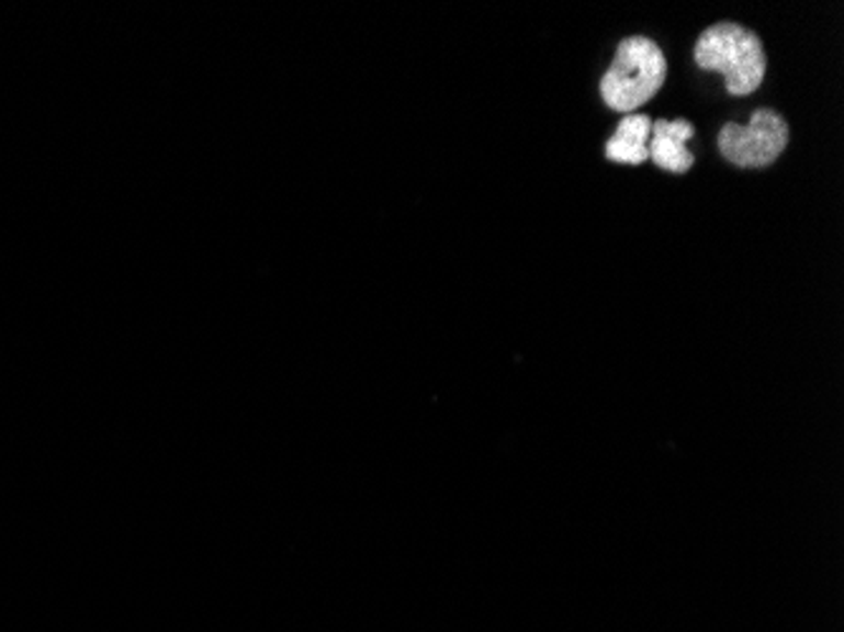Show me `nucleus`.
I'll list each match as a JSON object with an SVG mask.
<instances>
[{
  "label": "nucleus",
  "instance_id": "7ed1b4c3",
  "mask_svg": "<svg viewBox=\"0 0 844 632\" xmlns=\"http://www.w3.org/2000/svg\"><path fill=\"white\" fill-rule=\"evenodd\" d=\"M789 145V124L779 112L756 110L746 127L729 122L718 135V149L735 168H768Z\"/></svg>",
  "mask_w": 844,
  "mask_h": 632
},
{
  "label": "nucleus",
  "instance_id": "20e7f679",
  "mask_svg": "<svg viewBox=\"0 0 844 632\" xmlns=\"http://www.w3.org/2000/svg\"><path fill=\"white\" fill-rule=\"evenodd\" d=\"M696 135V127L688 120H657L653 122V132H650V160H653L660 170L683 174L696 165V157L685 143Z\"/></svg>",
  "mask_w": 844,
  "mask_h": 632
},
{
  "label": "nucleus",
  "instance_id": "39448f33",
  "mask_svg": "<svg viewBox=\"0 0 844 632\" xmlns=\"http://www.w3.org/2000/svg\"><path fill=\"white\" fill-rule=\"evenodd\" d=\"M650 132H653V120H650L648 114L642 112L624 114V120L617 124L615 135L607 139L605 157L609 162H620V165L648 162Z\"/></svg>",
  "mask_w": 844,
  "mask_h": 632
},
{
  "label": "nucleus",
  "instance_id": "f257e3e1",
  "mask_svg": "<svg viewBox=\"0 0 844 632\" xmlns=\"http://www.w3.org/2000/svg\"><path fill=\"white\" fill-rule=\"evenodd\" d=\"M693 58L704 71H716L725 79L731 97H749L766 77V52L762 38L739 23H716L696 41Z\"/></svg>",
  "mask_w": 844,
  "mask_h": 632
},
{
  "label": "nucleus",
  "instance_id": "f03ea898",
  "mask_svg": "<svg viewBox=\"0 0 844 632\" xmlns=\"http://www.w3.org/2000/svg\"><path fill=\"white\" fill-rule=\"evenodd\" d=\"M665 79L667 61L663 48L648 36H627L599 81L601 102L612 112L634 114L663 89Z\"/></svg>",
  "mask_w": 844,
  "mask_h": 632
}]
</instances>
